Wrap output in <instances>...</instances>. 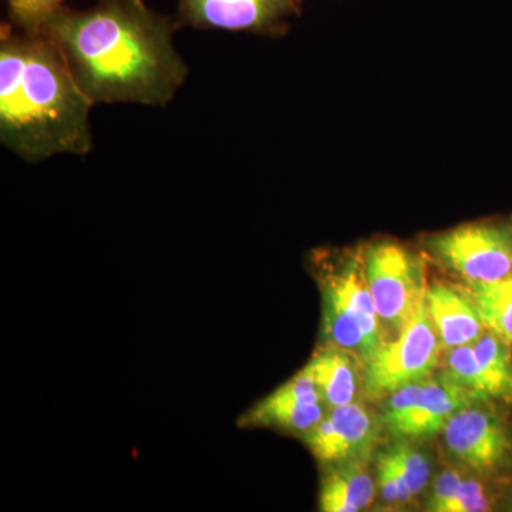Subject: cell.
Listing matches in <instances>:
<instances>
[{"label":"cell","instance_id":"5","mask_svg":"<svg viewBox=\"0 0 512 512\" xmlns=\"http://www.w3.org/2000/svg\"><path fill=\"white\" fill-rule=\"evenodd\" d=\"M431 254L467 282L488 284L512 274V228L474 222L427 242Z\"/></svg>","mask_w":512,"mask_h":512},{"label":"cell","instance_id":"10","mask_svg":"<svg viewBox=\"0 0 512 512\" xmlns=\"http://www.w3.org/2000/svg\"><path fill=\"white\" fill-rule=\"evenodd\" d=\"M477 402L480 400L447 372L427 377L423 392L404 421L397 439L416 440L434 436L443 431L454 413Z\"/></svg>","mask_w":512,"mask_h":512},{"label":"cell","instance_id":"3","mask_svg":"<svg viewBox=\"0 0 512 512\" xmlns=\"http://www.w3.org/2000/svg\"><path fill=\"white\" fill-rule=\"evenodd\" d=\"M426 295V292H424ZM443 349L427 312L426 296L396 338L386 340L365 363L363 384L370 399H386L407 384L420 382L439 365Z\"/></svg>","mask_w":512,"mask_h":512},{"label":"cell","instance_id":"15","mask_svg":"<svg viewBox=\"0 0 512 512\" xmlns=\"http://www.w3.org/2000/svg\"><path fill=\"white\" fill-rule=\"evenodd\" d=\"M323 338L332 348L348 350L367 360L365 336L336 286L323 278Z\"/></svg>","mask_w":512,"mask_h":512},{"label":"cell","instance_id":"17","mask_svg":"<svg viewBox=\"0 0 512 512\" xmlns=\"http://www.w3.org/2000/svg\"><path fill=\"white\" fill-rule=\"evenodd\" d=\"M505 345L503 339L487 329L473 348L490 397L512 402V363Z\"/></svg>","mask_w":512,"mask_h":512},{"label":"cell","instance_id":"9","mask_svg":"<svg viewBox=\"0 0 512 512\" xmlns=\"http://www.w3.org/2000/svg\"><path fill=\"white\" fill-rule=\"evenodd\" d=\"M184 19L197 28L262 30L296 8V0H180Z\"/></svg>","mask_w":512,"mask_h":512},{"label":"cell","instance_id":"8","mask_svg":"<svg viewBox=\"0 0 512 512\" xmlns=\"http://www.w3.org/2000/svg\"><path fill=\"white\" fill-rule=\"evenodd\" d=\"M322 396L308 370L279 386L242 416V427H279L308 433L323 419Z\"/></svg>","mask_w":512,"mask_h":512},{"label":"cell","instance_id":"13","mask_svg":"<svg viewBox=\"0 0 512 512\" xmlns=\"http://www.w3.org/2000/svg\"><path fill=\"white\" fill-rule=\"evenodd\" d=\"M325 278L336 286L343 301L349 306L350 312L359 323L363 336H365L367 360H369L375 355L376 350L386 342L387 338L383 335L382 326H380L382 320L379 318L375 301H373L372 293L367 285L362 258L346 262L342 271L325 276Z\"/></svg>","mask_w":512,"mask_h":512},{"label":"cell","instance_id":"21","mask_svg":"<svg viewBox=\"0 0 512 512\" xmlns=\"http://www.w3.org/2000/svg\"><path fill=\"white\" fill-rule=\"evenodd\" d=\"M64 0H8L10 18L19 29L37 32Z\"/></svg>","mask_w":512,"mask_h":512},{"label":"cell","instance_id":"2","mask_svg":"<svg viewBox=\"0 0 512 512\" xmlns=\"http://www.w3.org/2000/svg\"><path fill=\"white\" fill-rule=\"evenodd\" d=\"M83 93L56 43L42 32L3 26L0 39V138L29 163L92 148Z\"/></svg>","mask_w":512,"mask_h":512},{"label":"cell","instance_id":"11","mask_svg":"<svg viewBox=\"0 0 512 512\" xmlns=\"http://www.w3.org/2000/svg\"><path fill=\"white\" fill-rule=\"evenodd\" d=\"M427 312L443 348L473 345L485 325L467 289L433 284L426 288Z\"/></svg>","mask_w":512,"mask_h":512},{"label":"cell","instance_id":"6","mask_svg":"<svg viewBox=\"0 0 512 512\" xmlns=\"http://www.w3.org/2000/svg\"><path fill=\"white\" fill-rule=\"evenodd\" d=\"M451 456L478 473H494L510 461L512 439L503 421L476 404L458 410L443 429Z\"/></svg>","mask_w":512,"mask_h":512},{"label":"cell","instance_id":"4","mask_svg":"<svg viewBox=\"0 0 512 512\" xmlns=\"http://www.w3.org/2000/svg\"><path fill=\"white\" fill-rule=\"evenodd\" d=\"M362 264L380 320L399 335L426 292L423 264L396 242L369 245Z\"/></svg>","mask_w":512,"mask_h":512},{"label":"cell","instance_id":"20","mask_svg":"<svg viewBox=\"0 0 512 512\" xmlns=\"http://www.w3.org/2000/svg\"><path fill=\"white\" fill-rule=\"evenodd\" d=\"M389 450L392 451L393 457L396 458L397 463L402 468L403 476L406 478L407 487H409L412 497H417L426 488L427 480H429V458L406 441L394 444Z\"/></svg>","mask_w":512,"mask_h":512},{"label":"cell","instance_id":"14","mask_svg":"<svg viewBox=\"0 0 512 512\" xmlns=\"http://www.w3.org/2000/svg\"><path fill=\"white\" fill-rule=\"evenodd\" d=\"M355 357L348 350L330 346L313 356L305 366L318 387L323 403H328L332 409L355 402L359 389Z\"/></svg>","mask_w":512,"mask_h":512},{"label":"cell","instance_id":"1","mask_svg":"<svg viewBox=\"0 0 512 512\" xmlns=\"http://www.w3.org/2000/svg\"><path fill=\"white\" fill-rule=\"evenodd\" d=\"M37 32L56 43L93 103L165 106L187 76L167 20L141 0H100L84 12L62 6Z\"/></svg>","mask_w":512,"mask_h":512},{"label":"cell","instance_id":"22","mask_svg":"<svg viewBox=\"0 0 512 512\" xmlns=\"http://www.w3.org/2000/svg\"><path fill=\"white\" fill-rule=\"evenodd\" d=\"M490 510V500L483 484L476 480H463L457 494L443 508V512H480Z\"/></svg>","mask_w":512,"mask_h":512},{"label":"cell","instance_id":"19","mask_svg":"<svg viewBox=\"0 0 512 512\" xmlns=\"http://www.w3.org/2000/svg\"><path fill=\"white\" fill-rule=\"evenodd\" d=\"M376 478L380 493L386 503L407 504L413 500L402 468L389 448L377 457Z\"/></svg>","mask_w":512,"mask_h":512},{"label":"cell","instance_id":"7","mask_svg":"<svg viewBox=\"0 0 512 512\" xmlns=\"http://www.w3.org/2000/svg\"><path fill=\"white\" fill-rule=\"evenodd\" d=\"M379 437V426L363 404L333 407L329 416L309 430L306 446L322 464L367 460Z\"/></svg>","mask_w":512,"mask_h":512},{"label":"cell","instance_id":"23","mask_svg":"<svg viewBox=\"0 0 512 512\" xmlns=\"http://www.w3.org/2000/svg\"><path fill=\"white\" fill-rule=\"evenodd\" d=\"M463 483V477L453 470H446L436 478L427 500V510L443 512V508L450 503L451 498L457 494L458 488Z\"/></svg>","mask_w":512,"mask_h":512},{"label":"cell","instance_id":"16","mask_svg":"<svg viewBox=\"0 0 512 512\" xmlns=\"http://www.w3.org/2000/svg\"><path fill=\"white\" fill-rule=\"evenodd\" d=\"M467 292L476 303L485 329L512 343V274L488 284L468 282Z\"/></svg>","mask_w":512,"mask_h":512},{"label":"cell","instance_id":"12","mask_svg":"<svg viewBox=\"0 0 512 512\" xmlns=\"http://www.w3.org/2000/svg\"><path fill=\"white\" fill-rule=\"evenodd\" d=\"M376 484L367 470L366 460L336 464L323 477L319 508L325 512L366 510L375 500Z\"/></svg>","mask_w":512,"mask_h":512},{"label":"cell","instance_id":"18","mask_svg":"<svg viewBox=\"0 0 512 512\" xmlns=\"http://www.w3.org/2000/svg\"><path fill=\"white\" fill-rule=\"evenodd\" d=\"M446 372L480 402L490 399L473 345L457 346L448 352Z\"/></svg>","mask_w":512,"mask_h":512}]
</instances>
